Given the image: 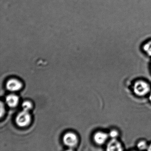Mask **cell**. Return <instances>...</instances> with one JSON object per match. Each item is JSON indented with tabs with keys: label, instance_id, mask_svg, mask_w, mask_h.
Listing matches in <instances>:
<instances>
[{
	"label": "cell",
	"instance_id": "6da1fadb",
	"mask_svg": "<svg viewBox=\"0 0 151 151\" xmlns=\"http://www.w3.org/2000/svg\"><path fill=\"white\" fill-rule=\"evenodd\" d=\"M150 90V86L148 83L141 80L136 82L133 86L134 93L139 96L146 95Z\"/></svg>",
	"mask_w": 151,
	"mask_h": 151
},
{
	"label": "cell",
	"instance_id": "7a4b0ae2",
	"mask_svg": "<svg viewBox=\"0 0 151 151\" xmlns=\"http://www.w3.org/2000/svg\"><path fill=\"white\" fill-rule=\"evenodd\" d=\"M30 120V115L28 113V111L24 110L19 113L16 118L17 124L22 127L28 125L29 123Z\"/></svg>",
	"mask_w": 151,
	"mask_h": 151
},
{
	"label": "cell",
	"instance_id": "3957f363",
	"mask_svg": "<svg viewBox=\"0 0 151 151\" xmlns=\"http://www.w3.org/2000/svg\"><path fill=\"white\" fill-rule=\"evenodd\" d=\"M63 141L67 145L70 147L74 146L77 143V137L74 133H67L63 137Z\"/></svg>",
	"mask_w": 151,
	"mask_h": 151
},
{
	"label": "cell",
	"instance_id": "277c9868",
	"mask_svg": "<svg viewBox=\"0 0 151 151\" xmlns=\"http://www.w3.org/2000/svg\"><path fill=\"white\" fill-rule=\"evenodd\" d=\"M106 150L109 151H120L123 150V148L120 142L116 140V139H112L108 144Z\"/></svg>",
	"mask_w": 151,
	"mask_h": 151
},
{
	"label": "cell",
	"instance_id": "5b68a950",
	"mask_svg": "<svg viewBox=\"0 0 151 151\" xmlns=\"http://www.w3.org/2000/svg\"><path fill=\"white\" fill-rule=\"evenodd\" d=\"M6 86L9 90L14 91L20 90L22 88V84L17 80L11 79L8 82Z\"/></svg>",
	"mask_w": 151,
	"mask_h": 151
},
{
	"label": "cell",
	"instance_id": "8992f818",
	"mask_svg": "<svg viewBox=\"0 0 151 151\" xmlns=\"http://www.w3.org/2000/svg\"><path fill=\"white\" fill-rule=\"evenodd\" d=\"M108 137V135L105 132H99L95 133L94 140L97 144L101 145L106 142Z\"/></svg>",
	"mask_w": 151,
	"mask_h": 151
},
{
	"label": "cell",
	"instance_id": "52a82bcc",
	"mask_svg": "<svg viewBox=\"0 0 151 151\" xmlns=\"http://www.w3.org/2000/svg\"><path fill=\"white\" fill-rule=\"evenodd\" d=\"M6 101L9 106L14 107L18 103V98L16 95L11 94L7 97Z\"/></svg>",
	"mask_w": 151,
	"mask_h": 151
},
{
	"label": "cell",
	"instance_id": "ba28073f",
	"mask_svg": "<svg viewBox=\"0 0 151 151\" xmlns=\"http://www.w3.org/2000/svg\"><path fill=\"white\" fill-rule=\"evenodd\" d=\"M143 49L147 55L151 56V40L147 41L143 45Z\"/></svg>",
	"mask_w": 151,
	"mask_h": 151
},
{
	"label": "cell",
	"instance_id": "9c48e42d",
	"mask_svg": "<svg viewBox=\"0 0 151 151\" xmlns=\"http://www.w3.org/2000/svg\"><path fill=\"white\" fill-rule=\"evenodd\" d=\"M137 147L139 150H141L147 149V147H148L146 142L144 140L139 141L137 145Z\"/></svg>",
	"mask_w": 151,
	"mask_h": 151
},
{
	"label": "cell",
	"instance_id": "30bf717a",
	"mask_svg": "<svg viewBox=\"0 0 151 151\" xmlns=\"http://www.w3.org/2000/svg\"><path fill=\"white\" fill-rule=\"evenodd\" d=\"M22 107L23 108L24 110L25 111H29L32 107L31 103L29 101H25L22 104Z\"/></svg>",
	"mask_w": 151,
	"mask_h": 151
},
{
	"label": "cell",
	"instance_id": "8fae6325",
	"mask_svg": "<svg viewBox=\"0 0 151 151\" xmlns=\"http://www.w3.org/2000/svg\"><path fill=\"white\" fill-rule=\"evenodd\" d=\"M119 135V132L117 130H113L109 132V136L112 139H116Z\"/></svg>",
	"mask_w": 151,
	"mask_h": 151
},
{
	"label": "cell",
	"instance_id": "7c38bea8",
	"mask_svg": "<svg viewBox=\"0 0 151 151\" xmlns=\"http://www.w3.org/2000/svg\"><path fill=\"white\" fill-rule=\"evenodd\" d=\"M147 150H148V151H151V144L148 146L147 148Z\"/></svg>",
	"mask_w": 151,
	"mask_h": 151
},
{
	"label": "cell",
	"instance_id": "4fadbf2b",
	"mask_svg": "<svg viewBox=\"0 0 151 151\" xmlns=\"http://www.w3.org/2000/svg\"><path fill=\"white\" fill-rule=\"evenodd\" d=\"M149 100H150L151 102V93H150V95H149Z\"/></svg>",
	"mask_w": 151,
	"mask_h": 151
}]
</instances>
